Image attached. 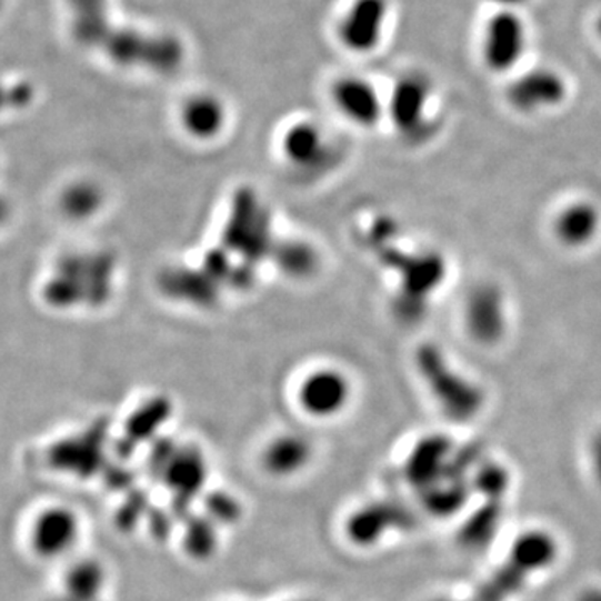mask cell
Listing matches in <instances>:
<instances>
[{"label": "cell", "instance_id": "cell-1", "mask_svg": "<svg viewBox=\"0 0 601 601\" xmlns=\"http://www.w3.org/2000/svg\"><path fill=\"white\" fill-rule=\"evenodd\" d=\"M76 39L126 68L172 72L181 66L184 49L171 36H152L134 29L118 31L109 21V0H69Z\"/></svg>", "mask_w": 601, "mask_h": 601}, {"label": "cell", "instance_id": "cell-2", "mask_svg": "<svg viewBox=\"0 0 601 601\" xmlns=\"http://www.w3.org/2000/svg\"><path fill=\"white\" fill-rule=\"evenodd\" d=\"M381 258L397 276L394 311L404 323H418L427 317L433 299L448 279V259L433 246L397 244L401 226L393 218H381L374 224Z\"/></svg>", "mask_w": 601, "mask_h": 601}, {"label": "cell", "instance_id": "cell-3", "mask_svg": "<svg viewBox=\"0 0 601 601\" xmlns=\"http://www.w3.org/2000/svg\"><path fill=\"white\" fill-rule=\"evenodd\" d=\"M414 364L434 403L451 420L468 421L483 411L487 403L483 387L461 371L443 348L433 343L420 344L414 353Z\"/></svg>", "mask_w": 601, "mask_h": 601}, {"label": "cell", "instance_id": "cell-4", "mask_svg": "<svg viewBox=\"0 0 601 601\" xmlns=\"http://www.w3.org/2000/svg\"><path fill=\"white\" fill-rule=\"evenodd\" d=\"M84 521L68 503L42 504L28 523L26 544L44 563L72 560L81 547Z\"/></svg>", "mask_w": 601, "mask_h": 601}, {"label": "cell", "instance_id": "cell-5", "mask_svg": "<svg viewBox=\"0 0 601 601\" xmlns=\"http://www.w3.org/2000/svg\"><path fill=\"white\" fill-rule=\"evenodd\" d=\"M467 337L481 348H494L510 333V307L504 289L494 281H481L464 296L461 308Z\"/></svg>", "mask_w": 601, "mask_h": 601}, {"label": "cell", "instance_id": "cell-6", "mask_svg": "<svg viewBox=\"0 0 601 601\" xmlns=\"http://www.w3.org/2000/svg\"><path fill=\"white\" fill-rule=\"evenodd\" d=\"M353 381L337 367L307 371L296 387V404L304 417L331 421L344 413L353 400Z\"/></svg>", "mask_w": 601, "mask_h": 601}, {"label": "cell", "instance_id": "cell-7", "mask_svg": "<svg viewBox=\"0 0 601 601\" xmlns=\"http://www.w3.org/2000/svg\"><path fill=\"white\" fill-rule=\"evenodd\" d=\"M433 86L423 74H408L394 86L388 102L387 114L397 128L398 134L411 144H423L434 132L431 116Z\"/></svg>", "mask_w": 601, "mask_h": 601}, {"label": "cell", "instance_id": "cell-8", "mask_svg": "<svg viewBox=\"0 0 601 601\" xmlns=\"http://www.w3.org/2000/svg\"><path fill=\"white\" fill-rule=\"evenodd\" d=\"M550 232L564 251L591 248L601 238V206L590 198L568 199L551 216Z\"/></svg>", "mask_w": 601, "mask_h": 601}, {"label": "cell", "instance_id": "cell-9", "mask_svg": "<svg viewBox=\"0 0 601 601\" xmlns=\"http://www.w3.org/2000/svg\"><path fill=\"white\" fill-rule=\"evenodd\" d=\"M313 461V441L298 431H282L269 438L258 457L262 473L274 481H292L303 477Z\"/></svg>", "mask_w": 601, "mask_h": 601}, {"label": "cell", "instance_id": "cell-10", "mask_svg": "<svg viewBox=\"0 0 601 601\" xmlns=\"http://www.w3.org/2000/svg\"><path fill=\"white\" fill-rule=\"evenodd\" d=\"M528 32L523 19L514 11H498L487 22L483 34V61L493 72H508L527 51Z\"/></svg>", "mask_w": 601, "mask_h": 601}, {"label": "cell", "instance_id": "cell-11", "mask_svg": "<svg viewBox=\"0 0 601 601\" xmlns=\"http://www.w3.org/2000/svg\"><path fill=\"white\" fill-rule=\"evenodd\" d=\"M567 98V84L558 72L537 69L517 79L508 89V102L520 114H540Z\"/></svg>", "mask_w": 601, "mask_h": 601}, {"label": "cell", "instance_id": "cell-12", "mask_svg": "<svg viewBox=\"0 0 601 601\" xmlns=\"http://www.w3.org/2000/svg\"><path fill=\"white\" fill-rule=\"evenodd\" d=\"M388 0H354L340 26L343 44L350 51H373L383 38Z\"/></svg>", "mask_w": 601, "mask_h": 601}, {"label": "cell", "instance_id": "cell-13", "mask_svg": "<svg viewBox=\"0 0 601 601\" xmlns=\"http://www.w3.org/2000/svg\"><path fill=\"white\" fill-rule=\"evenodd\" d=\"M331 98L338 111L351 124L360 126V128H373L387 112L377 88L367 79L354 78V76H348L334 82Z\"/></svg>", "mask_w": 601, "mask_h": 601}, {"label": "cell", "instance_id": "cell-14", "mask_svg": "<svg viewBox=\"0 0 601 601\" xmlns=\"http://www.w3.org/2000/svg\"><path fill=\"white\" fill-rule=\"evenodd\" d=\"M281 152L289 166L303 171H318L331 164L334 159L333 146L313 122L291 126L282 136Z\"/></svg>", "mask_w": 601, "mask_h": 601}, {"label": "cell", "instance_id": "cell-15", "mask_svg": "<svg viewBox=\"0 0 601 601\" xmlns=\"http://www.w3.org/2000/svg\"><path fill=\"white\" fill-rule=\"evenodd\" d=\"M108 567L98 558L68 561L62 577V597L69 601H101L108 590Z\"/></svg>", "mask_w": 601, "mask_h": 601}, {"label": "cell", "instance_id": "cell-16", "mask_svg": "<svg viewBox=\"0 0 601 601\" xmlns=\"http://www.w3.org/2000/svg\"><path fill=\"white\" fill-rule=\"evenodd\" d=\"M181 124L189 138L201 142L212 141L224 129V104L212 94L192 96L182 106Z\"/></svg>", "mask_w": 601, "mask_h": 601}, {"label": "cell", "instance_id": "cell-17", "mask_svg": "<svg viewBox=\"0 0 601 601\" xmlns=\"http://www.w3.org/2000/svg\"><path fill=\"white\" fill-rule=\"evenodd\" d=\"M206 468L204 458L196 448H178L162 470L166 483L174 493L192 494L204 484Z\"/></svg>", "mask_w": 601, "mask_h": 601}, {"label": "cell", "instance_id": "cell-18", "mask_svg": "<svg viewBox=\"0 0 601 601\" xmlns=\"http://www.w3.org/2000/svg\"><path fill=\"white\" fill-rule=\"evenodd\" d=\"M102 204L104 196L101 188L89 181L71 182L59 198L61 211L72 221L82 222L94 218L101 211Z\"/></svg>", "mask_w": 601, "mask_h": 601}, {"label": "cell", "instance_id": "cell-19", "mask_svg": "<svg viewBox=\"0 0 601 601\" xmlns=\"http://www.w3.org/2000/svg\"><path fill=\"white\" fill-rule=\"evenodd\" d=\"M279 269L289 278H311L320 269V254L303 241H288L279 249Z\"/></svg>", "mask_w": 601, "mask_h": 601}, {"label": "cell", "instance_id": "cell-20", "mask_svg": "<svg viewBox=\"0 0 601 601\" xmlns=\"http://www.w3.org/2000/svg\"><path fill=\"white\" fill-rule=\"evenodd\" d=\"M591 461H593L594 471L601 480V431H598L591 441Z\"/></svg>", "mask_w": 601, "mask_h": 601}, {"label": "cell", "instance_id": "cell-21", "mask_svg": "<svg viewBox=\"0 0 601 601\" xmlns=\"http://www.w3.org/2000/svg\"><path fill=\"white\" fill-rule=\"evenodd\" d=\"M493 4H497L500 8V11H514L520 8V6L527 4V0H490Z\"/></svg>", "mask_w": 601, "mask_h": 601}, {"label": "cell", "instance_id": "cell-22", "mask_svg": "<svg viewBox=\"0 0 601 601\" xmlns=\"http://www.w3.org/2000/svg\"><path fill=\"white\" fill-rule=\"evenodd\" d=\"M281 601H321L318 598L310 597V594H298V597L284 598Z\"/></svg>", "mask_w": 601, "mask_h": 601}, {"label": "cell", "instance_id": "cell-23", "mask_svg": "<svg viewBox=\"0 0 601 601\" xmlns=\"http://www.w3.org/2000/svg\"><path fill=\"white\" fill-rule=\"evenodd\" d=\"M598 29H600V34H601V18H600V22H598Z\"/></svg>", "mask_w": 601, "mask_h": 601}]
</instances>
